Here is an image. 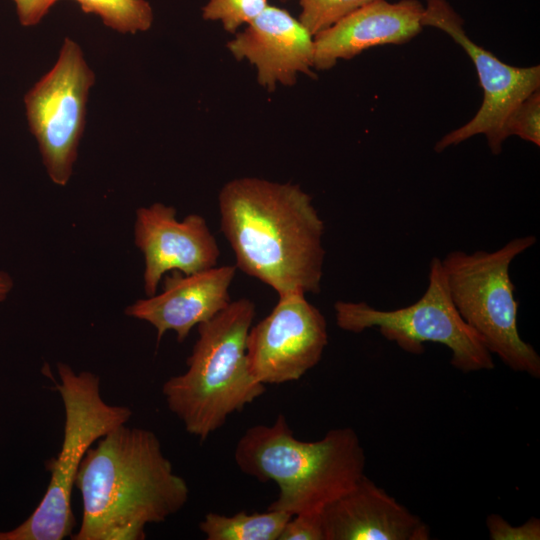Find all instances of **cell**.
I'll list each match as a JSON object with an SVG mask.
<instances>
[{
  "label": "cell",
  "instance_id": "obj_1",
  "mask_svg": "<svg viewBox=\"0 0 540 540\" xmlns=\"http://www.w3.org/2000/svg\"><path fill=\"white\" fill-rule=\"evenodd\" d=\"M218 202L237 268L278 296L320 292L324 221L299 185L236 178L221 188Z\"/></svg>",
  "mask_w": 540,
  "mask_h": 540
},
{
  "label": "cell",
  "instance_id": "obj_2",
  "mask_svg": "<svg viewBox=\"0 0 540 540\" xmlns=\"http://www.w3.org/2000/svg\"><path fill=\"white\" fill-rule=\"evenodd\" d=\"M74 486L82 519L73 540H143L148 524L166 521L189 498L155 433L126 424L87 450Z\"/></svg>",
  "mask_w": 540,
  "mask_h": 540
},
{
  "label": "cell",
  "instance_id": "obj_3",
  "mask_svg": "<svg viewBox=\"0 0 540 540\" xmlns=\"http://www.w3.org/2000/svg\"><path fill=\"white\" fill-rule=\"evenodd\" d=\"M234 460L244 474L274 482L278 496L267 509L290 515L321 513L358 482L366 464L354 429H332L320 440L303 441L282 414L271 425L247 429L236 444Z\"/></svg>",
  "mask_w": 540,
  "mask_h": 540
},
{
  "label": "cell",
  "instance_id": "obj_4",
  "mask_svg": "<svg viewBox=\"0 0 540 540\" xmlns=\"http://www.w3.org/2000/svg\"><path fill=\"white\" fill-rule=\"evenodd\" d=\"M255 314V303L241 298L199 324L187 370L163 384L169 410L200 441L266 391V385L251 374L246 357V339Z\"/></svg>",
  "mask_w": 540,
  "mask_h": 540
},
{
  "label": "cell",
  "instance_id": "obj_5",
  "mask_svg": "<svg viewBox=\"0 0 540 540\" xmlns=\"http://www.w3.org/2000/svg\"><path fill=\"white\" fill-rule=\"evenodd\" d=\"M537 242L516 237L494 251L454 250L441 259L454 306L487 350L511 370L540 377V356L518 331L510 266Z\"/></svg>",
  "mask_w": 540,
  "mask_h": 540
},
{
  "label": "cell",
  "instance_id": "obj_6",
  "mask_svg": "<svg viewBox=\"0 0 540 540\" xmlns=\"http://www.w3.org/2000/svg\"><path fill=\"white\" fill-rule=\"evenodd\" d=\"M57 371L60 381L55 382V389L65 412L61 449L56 458L47 462L51 478L40 503L20 525L5 531L4 540H62L71 536L75 525L72 490L87 450L132 417L129 407L103 400L96 374L75 373L65 363H58Z\"/></svg>",
  "mask_w": 540,
  "mask_h": 540
},
{
  "label": "cell",
  "instance_id": "obj_7",
  "mask_svg": "<svg viewBox=\"0 0 540 540\" xmlns=\"http://www.w3.org/2000/svg\"><path fill=\"white\" fill-rule=\"evenodd\" d=\"M334 311L344 331L377 328L385 339L414 355L424 353L427 342L442 344L451 351V365L464 373L494 368L492 354L454 306L438 257L431 259L427 288L414 303L381 310L363 301H337Z\"/></svg>",
  "mask_w": 540,
  "mask_h": 540
},
{
  "label": "cell",
  "instance_id": "obj_8",
  "mask_svg": "<svg viewBox=\"0 0 540 540\" xmlns=\"http://www.w3.org/2000/svg\"><path fill=\"white\" fill-rule=\"evenodd\" d=\"M94 82L81 47L66 37L54 66L24 96L30 132L49 178L59 186L72 175Z\"/></svg>",
  "mask_w": 540,
  "mask_h": 540
},
{
  "label": "cell",
  "instance_id": "obj_9",
  "mask_svg": "<svg viewBox=\"0 0 540 540\" xmlns=\"http://www.w3.org/2000/svg\"><path fill=\"white\" fill-rule=\"evenodd\" d=\"M423 27L437 28L460 45L474 64L483 101L477 113L464 125L445 134L435 144L442 152L476 135H484L494 155L508 138L506 124L513 110L540 88V67H515L498 59L467 35L464 21L447 0H426Z\"/></svg>",
  "mask_w": 540,
  "mask_h": 540
},
{
  "label": "cell",
  "instance_id": "obj_10",
  "mask_svg": "<svg viewBox=\"0 0 540 540\" xmlns=\"http://www.w3.org/2000/svg\"><path fill=\"white\" fill-rule=\"evenodd\" d=\"M327 344L326 319L305 294L279 296L270 314L249 329L248 367L264 385L295 381L318 364Z\"/></svg>",
  "mask_w": 540,
  "mask_h": 540
},
{
  "label": "cell",
  "instance_id": "obj_11",
  "mask_svg": "<svg viewBox=\"0 0 540 540\" xmlns=\"http://www.w3.org/2000/svg\"><path fill=\"white\" fill-rule=\"evenodd\" d=\"M136 246L144 255V290L156 294L169 271L192 274L215 267L220 250L206 220L199 214L176 219V209L162 203L141 207L134 226Z\"/></svg>",
  "mask_w": 540,
  "mask_h": 540
},
{
  "label": "cell",
  "instance_id": "obj_12",
  "mask_svg": "<svg viewBox=\"0 0 540 540\" xmlns=\"http://www.w3.org/2000/svg\"><path fill=\"white\" fill-rule=\"evenodd\" d=\"M226 46L235 59L256 67L259 85L269 92L295 85L299 74L315 76L314 36L281 7L268 5Z\"/></svg>",
  "mask_w": 540,
  "mask_h": 540
},
{
  "label": "cell",
  "instance_id": "obj_13",
  "mask_svg": "<svg viewBox=\"0 0 540 540\" xmlns=\"http://www.w3.org/2000/svg\"><path fill=\"white\" fill-rule=\"evenodd\" d=\"M236 270V265H226L188 275L171 271L160 294L137 300L125 314L150 323L157 331V343L169 330L176 332L181 343L193 327L229 305V287Z\"/></svg>",
  "mask_w": 540,
  "mask_h": 540
},
{
  "label": "cell",
  "instance_id": "obj_14",
  "mask_svg": "<svg viewBox=\"0 0 540 540\" xmlns=\"http://www.w3.org/2000/svg\"><path fill=\"white\" fill-rule=\"evenodd\" d=\"M419 0H376L348 14L314 36V69L329 70L339 60L383 45H400L424 28Z\"/></svg>",
  "mask_w": 540,
  "mask_h": 540
},
{
  "label": "cell",
  "instance_id": "obj_15",
  "mask_svg": "<svg viewBox=\"0 0 540 540\" xmlns=\"http://www.w3.org/2000/svg\"><path fill=\"white\" fill-rule=\"evenodd\" d=\"M324 540H428L429 526L365 474L320 513Z\"/></svg>",
  "mask_w": 540,
  "mask_h": 540
},
{
  "label": "cell",
  "instance_id": "obj_16",
  "mask_svg": "<svg viewBox=\"0 0 540 540\" xmlns=\"http://www.w3.org/2000/svg\"><path fill=\"white\" fill-rule=\"evenodd\" d=\"M292 515L276 510L238 512L225 516L209 512L199 523L207 540H278Z\"/></svg>",
  "mask_w": 540,
  "mask_h": 540
},
{
  "label": "cell",
  "instance_id": "obj_17",
  "mask_svg": "<svg viewBox=\"0 0 540 540\" xmlns=\"http://www.w3.org/2000/svg\"><path fill=\"white\" fill-rule=\"evenodd\" d=\"M83 12L94 14L109 28L122 34L149 30L154 16L147 0H74Z\"/></svg>",
  "mask_w": 540,
  "mask_h": 540
},
{
  "label": "cell",
  "instance_id": "obj_18",
  "mask_svg": "<svg viewBox=\"0 0 540 540\" xmlns=\"http://www.w3.org/2000/svg\"><path fill=\"white\" fill-rule=\"evenodd\" d=\"M376 0H298L299 21L315 36L358 8Z\"/></svg>",
  "mask_w": 540,
  "mask_h": 540
},
{
  "label": "cell",
  "instance_id": "obj_19",
  "mask_svg": "<svg viewBox=\"0 0 540 540\" xmlns=\"http://www.w3.org/2000/svg\"><path fill=\"white\" fill-rule=\"evenodd\" d=\"M268 5L267 0H208L202 7V17L206 21L219 22L225 31L235 34Z\"/></svg>",
  "mask_w": 540,
  "mask_h": 540
},
{
  "label": "cell",
  "instance_id": "obj_20",
  "mask_svg": "<svg viewBox=\"0 0 540 540\" xmlns=\"http://www.w3.org/2000/svg\"><path fill=\"white\" fill-rule=\"evenodd\" d=\"M510 137L521 139L540 146V92L535 91L526 97L511 113L506 124Z\"/></svg>",
  "mask_w": 540,
  "mask_h": 540
},
{
  "label": "cell",
  "instance_id": "obj_21",
  "mask_svg": "<svg viewBox=\"0 0 540 540\" xmlns=\"http://www.w3.org/2000/svg\"><path fill=\"white\" fill-rule=\"evenodd\" d=\"M491 540H539L540 520L530 518L520 526H513L498 514H490L486 519Z\"/></svg>",
  "mask_w": 540,
  "mask_h": 540
},
{
  "label": "cell",
  "instance_id": "obj_22",
  "mask_svg": "<svg viewBox=\"0 0 540 540\" xmlns=\"http://www.w3.org/2000/svg\"><path fill=\"white\" fill-rule=\"evenodd\" d=\"M278 540H324L320 513L292 515Z\"/></svg>",
  "mask_w": 540,
  "mask_h": 540
},
{
  "label": "cell",
  "instance_id": "obj_23",
  "mask_svg": "<svg viewBox=\"0 0 540 540\" xmlns=\"http://www.w3.org/2000/svg\"><path fill=\"white\" fill-rule=\"evenodd\" d=\"M57 1L59 0H13L18 20L24 27L40 23Z\"/></svg>",
  "mask_w": 540,
  "mask_h": 540
},
{
  "label": "cell",
  "instance_id": "obj_24",
  "mask_svg": "<svg viewBox=\"0 0 540 540\" xmlns=\"http://www.w3.org/2000/svg\"><path fill=\"white\" fill-rule=\"evenodd\" d=\"M13 283L11 277L4 273L0 272V301H3L10 290L12 289Z\"/></svg>",
  "mask_w": 540,
  "mask_h": 540
},
{
  "label": "cell",
  "instance_id": "obj_25",
  "mask_svg": "<svg viewBox=\"0 0 540 540\" xmlns=\"http://www.w3.org/2000/svg\"><path fill=\"white\" fill-rule=\"evenodd\" d=\"M5 532L0 531V540H4Z\"/></svg>",
  "mask_w": 540,
  "mask_h": 540
},
{
  "label": "cell",
  "instance_id": "obj_26",
  "mask_svg": "<svg viewBox=\"0 0 540 540\" xmlns=\"http://www.w3.org/2000/svg\"><path fill=\"white\" fill-rule=\"evenodd\" d=\"M281 2H290V1H293V0H280Z\"/></svg>",
  "mask_w": 540,
  "mask_h": 540
}]
</instances>
